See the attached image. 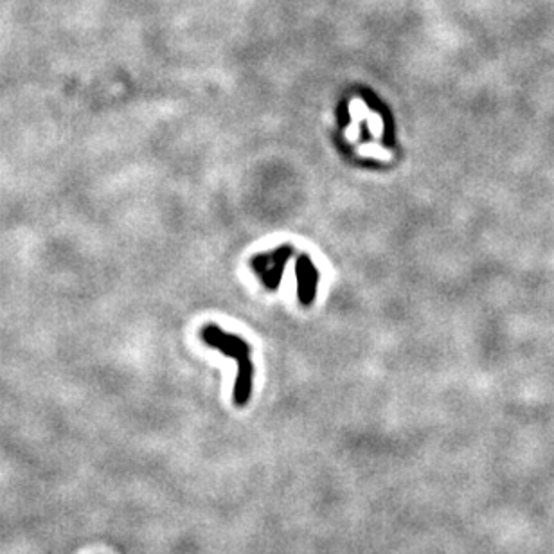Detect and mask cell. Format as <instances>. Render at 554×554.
<instances>
[{
  "label": "cell",
  "mask_w": 554,
  "mask_h": 554,
  "mask_svg": "<svg viewBox=\"0 0 554 554\" xmlns=\"http://www.w3.org/2000/svg\"><path fill=\"white\" fill-rule=\"evenodd\" d=\"M202 340L221 355L230 356L238 364V374L234 381L232 403L236 407H245L254 389V364H252V347L243 338L230 335L214 324L202 328Z\"/></svg>",
  "instance_id": "1"
},
{
  "label": "cell",
  "mask_w": 554,
  "mask_h": 554,
  "mask_svg": "<svg viewBox=\"0 0 554 554\" xmlns=\"http://www.w3.org/2000/svg\"><path fill=\"white\" fill-rule=\"evenodd\" d=\"M295 277H297V297L303 306H310L317 295V283H319V272L312 258L308 254H301L295 263Z\"/></svg>",
  "instance_id": "3"
},
{
  "label": "cell",
  "mask_w": 554,
  "mask_h": 554,
  "mask_svg": "<svg viewBox=\"0 0 554 554\" xmlns=\"http://www.w3.org/2000/svg\"><path fill=\"white\" fill-rule=\"evenodd\" d=\"M294 252L295 251L290 243H285V245H279L270 252L255 254L251 260L252 270L269 290H276L277 286L281 285L283 274H285L286 264L294 255Z\"/></svg>",
  "instance_id": "2"
}]
</instances>
